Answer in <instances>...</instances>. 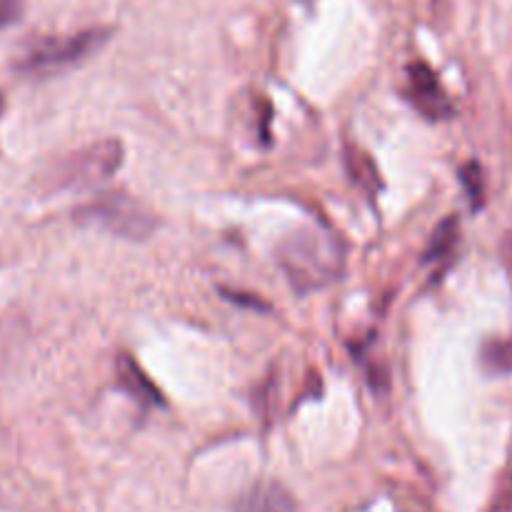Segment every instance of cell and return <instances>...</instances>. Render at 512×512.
Masks as SVG:
<instances>
[{"mask_svg":"<svg viewBox=\"0 0 512 512\" xmlns=\"http://www.w3.org/2000/svg\"><path fill=\"white\" fill-rule=\"evenodd\" d=\"M460 183H463L465 193H468L470 205L473 210H480L485 203V178H483V168L480 163H468L460 168Z\"/></svg>","mask_w":512,"mask_h":512,"instance_id":"9c48e42d","label":"cell"},{"mask_svg":"<svg viewBox=\"0 0 512 512\" xmlns=\"http://www.w3.org/2000/svg\"><path fill=\"white\" fill-rule=\"evenodd\" d=\"M408 83H410V100L420 113H425L433 120H443L453 113L448 95L440 88V80L433 70L425 63H413L408 68Z\"/></svg>","mask_w":512,"mask_h":512,"instance_id":"5b68a950","label":"cell"},{"mask_svg":"<svg viewBox=\"0 0 512 512\" xmlns=\"http://www.w3.org/2000/svg\"><path fill=\"white\" fill-rule=\"evenodd\" d=\"M483 363L493 373H510L512 370V343H490L483 350Z\"/></svg>","mask_w":512,"mask_h":512,"instance_id":"30bf717a","label":"cell"},{"mask_svg":"<svg viewBox=\"0 0 512 512\" xmlns=\"http://www.w3.org/2000/svg\"><path fill=\"white\" fill-rule=\"evenodd\" d=\"M118 380H120V388L128 390V393L133 395L135 400H140L143 405H160V403H163V400H160L158 388L150 383L148 375H145L143 370L138 368V363H133L128 355L118 358Z\"/></svg>","mask_w":512,"mask_h":512,"instance_id":"52a82bcc","label":"cell"},{"mask_svg":"<svg viewBox=\"0 0 512 512\" xmlns=\"http://www.w3.org/2000/svg\"><path fill=\"white\" fill-rule=\"evenodd\" d=\"M455 243H458V218L450 215V218L443 220L440 228L435 230L433 243H430L428 253H425V260H443L445 255L453 250Z\"/></svg>","mask_w":512,"mask_h":512,"instance_id":"ba28073f","label":"cell"},{"mask_svg":"<svg viewBox=\"0 0 512 512\" xmlns=\"http://www.w3.org/2000/svg\"><path fill=\"white\" fill-rule=\"evenodd\" d=\"M123 163V145L118 140H103L98 145L70 155L55 173V188L80 190L108 180Z\"/></svg>","mask_w":512,"mask_h":512,"instance_id":"277c9868","label":"cell"},{"mask_svg":"<svg viewBox=\"0 0 512 512\" xmlns=\"http://www.w3.org/2000/svg\"><path fill=\"white\" fill-rule=\"evenodd\" d=\"M80 220L100 225L115 235L128 240H145L155 230V218L138 203L123 193H105L85 205L78 213Z\"/></svg>","mask_w":512,"mask_h":512,"instance_id":"3957f363","label":"cell"},{"mask_svg":"<svg viewBox=\"0 0 512 512\" xmlns=\"http://www.w3.org/2000/svg\"><path fill=\"white\" fill-rule=\"evenodd\" d=\"M0 113H3V95H0Z\"/></svg>","mask_w":512,"mask_h":512,"instance_id":"4fadbf2b","label":"cell"},{"mask_svg":"<svg viewBox=\"0 0 512 512\" xmlns=\"http://www.w3.org/2000/svg\"><path fill=\"white\" fill-rule=\"evenodd\" d=\"M278 260L293 288H298L300 293L323 288L338 275L340 268V253L333 240L313 230L285 240L278 248Z\"/></svg>","mask_w":512,"mask_h":512,"instance_id":"6da1fadb","label":"cell"},{"mask_svg":"<svg viewBox=\"0 0 512 512\" xmlns=\"http://www.w3.org/2000/svg\"><path fill=\"white\" fill-rule=\"evenodd\" d=\"M25 0H0V30L13 25L23 15Z\"/></svg>","mask_w":512,"mask_h":512,"instance_id":"7c38bea8","label":"cell"},{"mask_svg":"<svg viewBox=\"0 0 512 512\" xmlns=\"http://www.w3.org/2000/svg\"><path fill=\"white\" fill-rule=\"evenodd\" d=\"M235 512H298L293 495L280 483H258L238 500Z\"/></svg>","mask_w":512,"mask_h":512,"instance_id":"8992f818","label":"cell"},{"mask_svg":"<svg viewBox=\"0 0 512 512\" xmlns=\"http://www.w3.org/2000/svg\"><path fill=\"white\" fill-rule=\"evenodd\" d=\"M348 160H350V165H353V175H355V178H358L360 183H363L365 188H368L370 193H373V190L378 188V170H375V165L370 163L368 155L353 153Z\"/></svg>","mask_w":512,"mask_h":512,"instance_id":"8fae6325","label":"cell"},{"mask_svg":"<svg viewBox=\"0 0 512 512\" xmlns=\"http://www.w3.org/2000/svg\"><path fill=\"white\" fill-rule=\"evenodd\" d=\"M110 30L90 28L75 35H43L30 40L15 58V70L23 75H50L80 63L108 40Z\"/></svg>","mask_w":512,"mask_h":512,"instance_id":"7a4b0ae2","label":"cell"}]
</instances>
